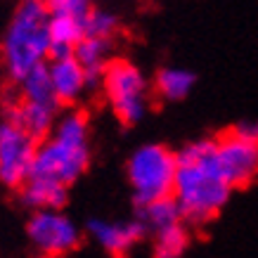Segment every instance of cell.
<instances>
[{
	"label": "cell",
	"instance_id": "obj_1",
	"mask_svg": "<svg viewBox=\"0 0 258 258\" xmlns=\"http://www.w3.org/2000/svg\"><path fill=\"white\" fill-rule=\"evenodd\" d=\"M173 199L178 202L182 220L204 225L223 211L230 199V182L218 166L216 140H199L180 149Z\"/></svg>",
	"mask_w": 258,
	"mask_h": 258
},
{
	"label": "cell",
	"instance_id": "obj_2",
	"mask_svg": "<svg viewBox=\"0 0 258 258\" xmlns=\"http://www.w3.org/2000/svg\"><path fill=\"white\" fill-rule=\"evenodd\" d=\"M50 10L45 0H24L3 38V62L10 79L22 83L36 67L45 64L50 52Z\"/></svg>",
	"mask_w": 258,
	"mask_h": 258
},
{
	"label": "cell",
	"instance_id": "obj_3",
	"mask_svg": "<svg viewBox=\"0 0 258 258\" xmlns=\"http://www.w3.org/2000/svg\"><path fill=\"white\" fill-rule=\"evenodd\" d=\"M178 173V157L164 145H145L128 159V180L133 187V202L138 209L173 197Z\"/></svg>",
	"mask_w": 258,
	"mask_h": 258
},
{
	"label": "cell",
	"instance_id": "obj_4",
	"mask_svg": "<svg viewBox=\"0 0 258 258\" xmlns=\"http://www.w3.org/2000/svg\"><path fill=\"white\" fill-rule=\"evenodd\" d=\"M102 86L109 97L114 114L125 125L138 123L147 111V81L135 64L125 59H111L104 67Z\"/></svg>",
	"mask_w": 258,
	"mask_h": 258
},
{
	"label": "cell",
	"instance_id": "obj_5",
	"mask_svg": "<svg viewBox=\"0 0 258 258\" xmlns=\"http://www.w3.org/2000/svg\"><path fill=\"white\" fill-rule=\"evenodd\" d=\"M90 164V149L88 147H71L59 140H47L38 145L31 166L33 180H47L57 185H71L83 175ZM29 178V180H31Z\"/></svg>",
	"mask_w": 258,
	"mask_h": 258
},
{
	"label": "cell",
	"instance_id": "obj_6",
	"mask_svg": "<svg viewBox=\"0 0 258 258\" xmlns=\"http://www.w3.org/2000/svg\"><path fill=\"white\" fill-rule=\"evenodd\" d=\"M38 140L22 125L0 121V182L8 187H24L31 178Z\"/></svg>",
	"mask_w": 258,
	"mask_h": 258
},
{
	"label": "cell",
	"instance_id": "obj_7",
	"mask_svg": "<svg viewBox=\"0 0 258 258\" xmlns=\"http://www.w3.org/2000/svg\"><path fill=\"white\" fill-rule=\"evenodd\" d=\"M26 235L33 246L47 256L69 253L81 242L76 223L62 211H33V216L26 223Z\"/></svg>",
	"mask_w": 258,
	"mask_h": 258
},
{
	"label": "cell",
	"instance_id": "obj_8",
	"mask_svg": "<svg viewBox=\"0 0 258 258\" xmlns=\"http://www.w3.org/2000/svg\"><path fill=\"white\" fill-rule=\"evenodd\" d=\"M218 166L230 187H244L258 175V142L239 138L237 133H225L216 140Z\"/></svg>",
	"mask_w": 258,
	"mask_h": 258
},
{
	"label": "cell",
	"instance_id": "obj_9",
	"mask_svg": "<svg viewBox=\"0 0 258 258\" xmlns=\"http://www.w3.org/2000/svg\"><path fill=\"white\" fill-rule=\"evenodd\" d=\"M88 232L100 242L104 251H109L111 256H123L125 251L133 249L145 237L147 227L140 220H131V223H111V220L93 218L88 223Z\"/></svg>",
	"mask_w": 258,
	"mask_h": 258
},
{
	"label": "cell",
	"instance_id": "obj_10",
	"mask_svg": "<svg viewBox=\"0 0 258 258\" xmlns=\"http://www.w3.org/2000/svg\"><path fill=\"white\" fill-rule=\"evenodd\" d=\"M50 79H52V88H55L57 102L59 104H69L81 97V93L86 90V71L74 57L64 59V62H52L50 64Z\"/></svg>",
	"mask_w": 258,
	"mask_h": 258
},
{
	"label": "cell",
	"instance_id": "obj_11",
	"mask_svg": "<svg viewBox=\"0 0 258 258\" xmlns=\"http://www.w3.org/2000/svg\"><path fill=\"white\" fill-rule=\"evenodd\" d=\"M69 192L64 185L47 180H29L22 187V202L33 211H62L67 206Z\"/></svg>",
	"mask_w": 258,
	"mask_h": 258
},
{
	"label": "cell",
	"instance_id": "obj_12",
	"mask_svg": "<svg viewBox=\"0 0 258 258\" xmlns=\"http://www.w3.org/2000/svg\"><path fill=\"white\" fill-rule=\"evenodd\" d=\"M55 111L52 107H43V104H29V102H24L22 107H12L8 109V116L5 121L15 125H22L26 133L40 140V138H45L47 131L52 128V121H55Z\"/></svg>",
	"mask_w": 258,
	"mask_h": 258
},
{
	"label": "cell",
	"instance_id": "obj_13",
	"mask_svg": "<svg viewBox=\"0 0 258 258\" xmlns=\"http://www.w3.org/2000/svg\"><path fill=\"white\" fill-rule=\"evenodd\" d=\"M138 220L152 232H161V230H168L173 225H180L182 211L173 197H164V199H157V202L138 209Z\"/></svg>",
	"mask_w": 258,
	"mask_h": 258
},
{
	"label": "cell",
	"instance_id": "obj_14",
	"mask_svg": "<svg viewBox=\"0 0 258 258\" xmlns=\"http://www.w3.org/2000/svg\"><path fill=\"white\" fill-rule=\"evenodd\" d=\"M22 90H24V100L29 104H43V107H52L57 109V95L52 88V79H50V67L40 64L22 81Z\"/></svg>",
	"mask_w": 258,
	"mask_h": 258
},
{
	"label": "cell",
	"instance_id": "obj_15",
	"mask_svg": "<svg viewBox=\"0 0 258 258\" xmlns=\"http://www.w3.org/2000/svg\"><path fill=\"white\" fill-rule=\"evenodd\" d=\"M195 86V74L187 69H175V67H166L157 74V93L164 100H182L187 97L189 90Z\"/></svg>",
	"mask_w": 258,
	"mask_h": 258
},
{
	"label": "cell",
	"instance_id": "obj_16",
	"mask_svg": "<svg viewBox=\"0 0 258 258\" xmlns=\"http://www.w3.org/2000/svg\"><path fill=\"white\" fill-rule=\"evenodd\" d=\"M187 246H189V232H187V227L180 223V225H173L168 230L157 232L154 258H182Z\"/></svg>",
	"mask_w": 258,
	"mask_h": 258
},
{
	"label": "cell",
	"instance_id": "obj_17",
	"mask_svg": "<svg viewBox=\"0 0 258 258\" xmlns=\"http://www.w3.org/2000/svg\"><path fill=\"white\" fill-rule=\"evenodd\" d=\"M55 140L71 147H88V118L83 111H69L59 118L55 128Z\"/></svg>",
	"mask_w": 258,
	"mask_h": 258
},
{
	"label": "cell",
	"instance_id": "obj_18",
	"mask_svg": "<svg viewBox=\"0 0 258 258\" xmlns=\"http://www.w3.org/2000/svg\"><path fill=\"white\" fill-rule=\"evenodd\" d=\"M107 55H109V40L102 38H83L79 45L74 47V59L83 67V69H104L107 67Z\"/></svg>",
	"mask_w": 258,
	"mask_h": 258
},
{
	"label": "cell",
	"instance_id": "obj_19",
	"mask_svg": "<svg viewBox=\"0 0 258 258\" xmlns=\"http://www.w3.org/2000/svg\"><path fill=\"white\" fill-rule=\"evenodd\" d=\"M47 31H50V40H52V43H62V45L76 47L79 40L83 38V24H81V19H74V17L50 15Z\"/></svg>",
	"mask_w": 258,
	"mask_h": 258
},
{
	"label": "cell",
	"instance_id": "obj_20",
	"mask_svg": "<svg viewBox=\"0 0 258 258\" xmlns=\"http://www.w3.org/2000/svg\"><path fill=\"white\" fill-rule=\"evenodd\" d=\"M83 36L88 38H102V40H109V36L116 31V17L109 15V12H104V10H90L83 19Z\"/></svg>",
	"mask_w": 258,
	"mask_h": 258
},
{
	"label": "cell",
	"instance_id": "obj_21",
	"mask_svg": "<svg viewBox=\"0 0 258 258\" xmlns=\"http://www.w3.org/2000/svg\"><path fill=\"white\" fill-rule=\"evenodd\" d=\"M50 15L55 17H74V19H83L90 12V0H45Z\"/></svg>",
	"mask_w": 258,
	"mask_h": 258
},
{
	"label": "cell",
	"instance_id": "obj_22",
	"mask_svg": "<svg viewBox=\"0 0 258 258\" xmlns=\"http://www.w3.org/2000/svg\"><path fill=\"white\" fill-rule=\"evenodd\" d=\"M232 133H237L239 138H246V140L258 142V121H242L232 128Z\"/></svg>",
	"mask_w": 258,
	"mask_h": 258
},
{
	"label": "cell",
	"instance_id": "obj_23",
	"mask_svg": "<svg viewBox=\"0 0 258 258\" xmlns=\"http://www.w3.org/2000/svg\"><path fill=\"white\" fill-rule=\"evenodd\" d=\"M47 57L52 62H64V59H71L74 57V47L71 45H62V43H50V52Z\"/></svg>",
	"mask_w": 258,
	"mask_h": 258
}]
</instances>
